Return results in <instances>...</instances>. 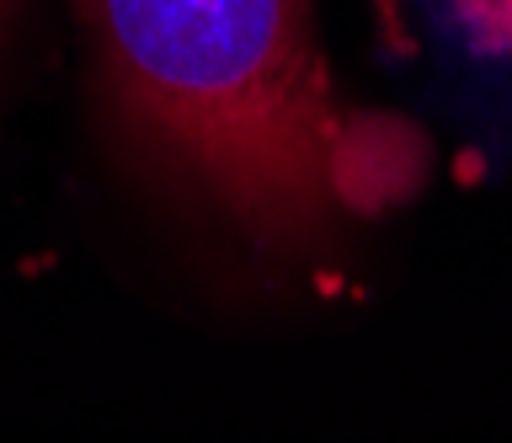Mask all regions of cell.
<instances>
[{"mask_svg": "<svg viewBox=\"0 0 512 443\" xmlns=\"http://www.w3.org/2000/svg\"><path fill=\"white\" fill-rule=\"evenodd\" d=\"M80 17L128 134L240 214L288 230L320 214L331 118L310 0H80Z\"/></svg>", "mask_w": 512, "mask_h": 443, "instance_id": "1", "label": "cell"}, {"mask_svg": "<svg viewBox=\"0 0 512 443\" xmlns=\"http://www.w3.org/2000/svg\"><path fill=\"white\" fill-rule=\"evenodd\" d=\"M326 187L352 214H379L422 193L427 177V145L411 123L358 113L331 129L326 150Z\"/></svg>", "mask_w": 512, "mask_h": 443, "instance_id": "2", "label": "cell"}, {"mask_svg": "<svg viewBox=\"0 0 512 443\" xmlns=\"http://www.w3.org/2000/svg\"><path fill=\"white\" fill-rule=\"evenodd\" d=\"M459 182H464V187L480 182V155H459Z\"/></svg>", "mask_w": 512, "mask_h": 443, "instance_id": "3", "label": "cell"}, {"mask_svg": "<svg viewBox=\"0 0 512 443\" xmlns=\"http://www.w3.org/2000/svg\"><path fill=\"white\" fill-rule=\"evenodd\" d=\"M16 11H22V0H0V38H6V27L16 22Z\"/></svg>", "mask_w": 512, "mask_h": 443, "instance_id": "4", "label": "cell"}]
</instances>
